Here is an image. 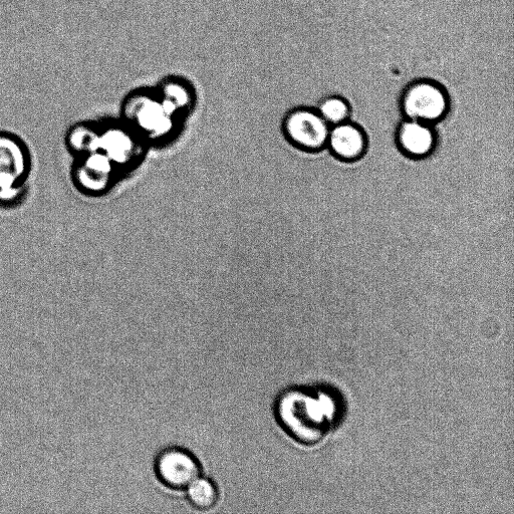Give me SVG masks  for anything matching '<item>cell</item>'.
Listing matches in <instances>:
<instances>
[{
  "label": "cell",
  "mask_w": 514,
  "mask_h": 514,
  "mask_svg": "<svg viewBox=\"0 0 514 514\" xmlns=\"http://www.w3.org/2000/svg\"><path fill=\"white\" fill-rule=\"evenodd\" d=\"M347 411L343 393L322 382L288 388L275 404V415L281 428L305 447L320 445L336 432L344 423Z\"/></svg>",
  "instance_id": "6da1fadb"
},
{
  "label": "cell",
  "mask_w": 514,
  "mask_h": 514,
  "mask_svg": "<svg viewBox=\"0 0 514 514\" xmlns=\"http://www.w3.org/2000/svg\"><path fill=\"white\" fill-rule=\"evenodd\" d=\"M34 167V154L26 139L0 130V209H17L27 201Z\"/></svg>",
  "instance_id": "7a4b0ae2"
},
{
  "label": "cell",
  "mask_w": 514,
  "mask_h": 514,
  "mask_svg": "<svg viewBox=\"0 0 514 514\" xmlns=\"http://www.w3.org/2000/svg\"><path fill=\"white\" fill-rule=\"evenodd\" d=\"M399 110L410 120L437 123L448 116L450 97L446 88L433 79H415L399 97Z\"/></svg>",
  "instance_id": "3957f363"
},
{
  "label": "cell",
  "mask_w": 514,
  "mask_h": 514,
  "mask_svg": "<svg viewBox=\"0 0 514 514\" xmlns=\"http://www.w3.org/2000/svg\"><path fill=\"white\" fill-rule=\"evenodd\" d=\"M330 129L320 113L309 107L292 110L284 122V131L290 142L308 152L326 148Z\"/></svg>",
  "instance_id": "277c9868"
},
{
  "label": "cell",
  "mask_w": 514,
  "mask_h": 514,
  "mask_svg": "<svg viewBox=\"0 0 514 514\" xmlns=\"http://www.w3.org/2000/svg\"><path fill=\"white\" fill-rule=\"evenodd\" d=\"M112 163L101 151L73 158L70 167L73 187L86 197L102 195L112 179Z\"/></svg>",
  "instance_id": "5b68a950"
},
{
  "label": "cell",
  "mask_w": 514,
  "mask_h": 514,
  "mask_svg": "<svg viewBox=\"0 0 514 514\" xmlns=\"http://www.w3.org/2000/svg\"><path fill=\"white\" fill-rule=\"evenodd\" d=\"M155 472L167 487L183 490L200 476V464L189 451L169 448L156 458Z\"/></svg>",
  "instance_id": "8992f818"
},
{
  "label": "cell",
  "mask_w": 514,
  "mask_h": 514,
  "mask_svg": "<svg viewBox=\"0 0 514 514\" xmlns=\"http://www.w3.org/2000/svg\"><path fill=\"white\" fill-rule=\"evenodd\" d=\"M396 141L405 155L418 159L428 157L434 151L437 137L431 124L407 119L399 125Z\"/></svg>",
  "instance_id": "52a82bcc"
},
{
  "label": "cell",
  "mask_w": 514,
  "mask_h": 514,
  "mask_svg": "<svg viewBox=\"0 0 514 514\" xmlns=\"http://www.w3.org/2000/svg\"><path fill=\"white\" fill-rule=\"evenodd\" d=\"M328 145L337 158L352 162L366 153L368 137L358 125L346 121L330 129Z\"/></svg>",
  "instance_id": "ba28073f"
},
{
  "label": "cell",
  "mask_w": 514,
  "mask_h": 514,
  "mask_svg": "<svg viewBox=\"0 0 514 514\" xmlns=\"http://www.w3.org/2000/svg\"><path fill=\"white\" fill-rule=\"evenodd\" d=\"M154 89L170 113L190 108L195 100L193 85L182 76H166Z\"/></svg>",
  "instance_id": "9c48e42d"
},
{
  "label": "cell",
  "mask_w": 514,
  "mask_h": 514,
  "mask_svg": "<svg viewBox=\"0 0 514 514\" xmlns=\"http://www.w3.org/2000/svg\"><path fill=\"white\" fill-rule=\"evenodd\" d=\"M64 145L72 158L99 151V126L88 121L74 123L65 133Z\"/></svg>",
  "instance_id": "30bf717a"
},
{
  "label": "cell",
  "mask_w": 514,
  "mask_h": 514,
  "mask_svg": "<svg viewBox=\"0 0 514 514\" xmlns=\"http://www.w3.org/2000/svg\"><path fill=\"white\" fill-rule=\"evenodd\" d=\"M186 489L188 500L200 510L211 509L218 501V490L215 484L207 478L199 476Z\"/></svg>",
  "instance_id": "8fae6325"
},
{
  "label": "cell",
  "mask_w": 514,
  "mask_h": 514,
  "mask_svg": "<svg viewBox=\"0 0 514 514\" xmlns=\"http://www.w3.org/2000/svg\"><path fill=\"white\" fill-rule=\"evenodd\" d=\"M317 111L333 126L348 121L352 114L350 103L338 95L324 97L318 104Z\"/></svg>",
  "instance_id": "7c38bea8"
}]
</instances>
